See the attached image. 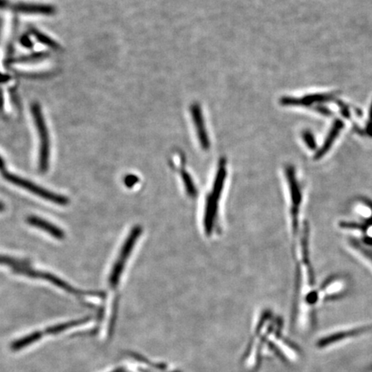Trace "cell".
I'll return each instance as SVG.
<instances>
[{
	"mask_svg": "<svg viewBox=\"0 0 372 372\" xmlns=\"http://www.w3.org/2000/svg\"><path fill=\"white\" fill-rule=\"evenodd\" d=\"M366 133L372 137V102L370 109H369V120L367 122Z\"/></svg>",
	"mask_w": 372,
	"mask_h": 372,
	"instance_id": "cell-21",
	"label": "cell"
},
{
	"mask_svg": "<svg viewBox=\"0 0 372 372\" xmlns=\"http://www.w3.org/2000/svg\"><path fill=\"white\" fill-rule=\"evenodd\" d=\"M340 228L345 229H355L359 231L365 232L368 230L369 226L366 223H349V222H342L340 223Z\"/></svg>",
	"mask_w": 372,
	"mask_h": 372,
	"instance_id": "cell-19",
	"label": "cell"
},
{
	"mask_svg": "<svg viewBox=\"0 0 372 372\" xmlns=\"http://www.w3.org/2000/svg\"><path fill=\"white\" fill-rule=\"evenodd\" d=\"M14 272H17L19 274H24L27 277H34V278H41V279L46 280L51 282L53 285L57 286L59 288L62 289L64 291H67L68 293L74 294V295H82L83 292L78 291L77 289L74 288L73 286L68 285V282L63 281L59 277H56L55 275L50 274L48 272H39L36 270H33L30 267H16L14 268Z\"/></svg>",
	"mask_w": 372,
	"mask_h": 372,
	"instance_id": "cell-8",
	"label": "cell"
},
{
	"mask_svg": "<svg viewBox=\"0 0 372 372\" xmlns=\"http://www.w3.org/2000/svg\"><path fill=\"white\" fill-rule=\"evenodd\" d=\"M229 178L230 170L228 159L222 156L213 167L200 200L199 228L202 235L208 240H212L220 234L223 202Z\"/></svg>",
	"mask_w": 372,
	"mask_h": 372,
	"instance_id": "cell-1",
	"label": "cell"
},
{
	"mask_svg": "<svg viewBox=\"0 0 372 372\" xmlns=\"http://www.w3.org/2000/svg\"><path fill=\"white\" fill-rule=\"evenodd\" d=\"M32 34L39 42H41L45 46L49 47L52 49H55V50L60 49V45L43 33H41L38 30H33Z\"/></svg>",
	"mask_w": 372,
	"mask_h": 372,
	"instance_id": "cell-16",
	"label": "cell"
},
{
	"mask_svg": "<svg viewBox=\"0 0 372 372\" xmlns=\"http://www.w3.org/2000/svg\"><path fill=\"white\" fill-rule=\"evenodd\" d=\"M8 7V1L7 0H0V9H6Z\"/></svg>",
	"mask_w": 372,
	"mask_h": 372,
	"instance_id": "cell-24",
	"label": "cell"
},
{
	"mask_svg": "<svg viewBox=\"0 0 372 372\" xmlns=\"http://www.w3.org/2000/svg\"><path fill=\"white\" fill-rule=\"evenodd\" d=\"M4 209H5V205L2 203H0V212L3 211Z\"/></svg>",
	"mask_w": 372,
	"mask_h": 372,
	"instance_id": "cell-27",
	"label": "cell"
},
{
	"mask_svg": "<svg viewBox=\"0 0 372 372\" xmlns=\"http://www.w3.org/2000/svg\"><path fill=\"white\" fill-rule=\"evenodd\" d=\"M169 165L173 171L181 191L185 198L190 201L196 200L199 196V186L192 172L188 168L185 155L180 151L172 152Z\"/></svg>",
	"mask_w": 372,
	"mask_h": 372,
	"instance_id": "cell-3",
	"label": "cell"
},
{
	"mask_svg": "<svg viewBox=\"0 0 372 372\" xmlns=\"http://www.w3.org/2000/svg\"><path fill=\"white\" fill-rule=\"evenodd\" d=\"M31 113L33 119L35 121V127L40 141L39 148V169L41 172H46L49 167V157H50V141L49 135L47 128L46 122L43 114L41 112V106L38 103H33L31 106Z\"/></svg>",
	"mask_w": 372,
	"mask_h": 372,
	"instance_id": "cell-4",
	"label": "cell"
},
{
	"mask_svg": "<svg viewBox=\"0 0 372 372\" xmlns=\"http://www.w3.org/2000/svg\"><path fill=\"white\" fill-rule=\"evenodd\" d=\"M349 243H350L351 246H352L355 250L358 251V252H359V253H361V254H363V256H364L365 258H368V259H369L372 264V250L370 248H369V247H366V246H364V245L362 244L361 242H360V240L354 239V238H351V239H349Z\"/></svg>",
	"mask_w": 372,
	"mask_h": 372,
	"instance_id": "cell-17",
	"label": "cell"
},
{
	"mask_svg": "<svg viewBox=\"0 0 372 372\" xmlns=\"http://www.w3.org/2000/svg\"><path fill=\"white\" fill-rule=\"evenodd\" d=\"M27 223L31 226L36 227V228L42 229L44 231L51 234L52 236L55 237L56 239H62L65 237L64 232L56 227L53 225L52 223L47 222L41 218L36 217V216H30L27 218Z\"/></svg>",
	"mask_w": 372,
	"mask_h": 372,
	"instance_id": "cell-12",
	"label": "cell"
},
{
	"mask_svg": "<svg viewBox=\"0 0 372 372\" xmlns=\"http://www.w3.org/2000/svg\"><path fill=\"white\" fill-rule=\"evenodd\" d=\"M343 127H344V123H343L342 121H340V120L335 121L334 125H333V128L329 132V136L326 137V141L324 142L323 145L321 146L320 149L318 150L317 152H315V156H314L315 161L321 160V158L325 156L329 152V150L334 144V141L337 138L338 136L340 135V131L342 129Z\"/></svg>",
	"mask_w": 372,
	"mask_h": 372,
	"instance_id": "cell-11",
	"label": "cell"
},
{
	"mask_svg": "<svg viewBox=\"0 0 372 372\" xmlns=\"http://www.w3.org/2000/svg\"><path fill=\"white\" fill-rule=\"evenodd\" d=\"M286 182L288 185L290 198H291V232L293 237H296L299 228V211L302 204V195L299 185L296 169L292 165H287L285 169Z\"/></svg>",
	"mask_w": 372,
	"mask_h": 372,
	"instance_id": "cell-5",
	"label": "cell"
},
{
	"mask_svg": "<svg viewBox=\"0 0 372 372\" xmlns=\"http://www.w3.org/2000/svg\"><path fill=\"white\" fill-rule=\"evenodd\" d=\"M0 265H5V266H9L12 268L16 267H26L29 266V264L26 261L19 260L16 258H11L7 256L0 255Z\"/></svg>",
	"mask_w": 372,
	"mask_h": 372,
	"instance_id": "cell-18",
	"label": "cell"
},
{
	"mask_svg": "<svg viewBox=\"0 0 372 372\" xmlns=\"http://www.w3.org/2000/svg\"><path fill=\"white\" fill-rule=\"evenodd\" d=\"M7 76H8V75H7ZM7 76L0 74V82L7 81V80L10 79V77Z\"/></svg>",
	"mask_w": 372,
	"mask_h": 372,
	"instance_id": "cell-25",
	"label": "cell"
},
{
	"mask_svg": "<svg viewBox=\"0 0 372 372\" xmlns=\"http://www.w3.org/2000/svg\"><path fill=\"white\" fill-rule=\"evenodd\" d=\"M89 320H90V318L89 317L79 319V320H74V321H68L65 323L49 326V327L45 329L43 331L35 332V333H32V334H29L27 336L20 339V340H16L15 343H14L15 344V347L17 350H20V349L26 347L28 345H31L33 343L37 342L38 340H41L42 336L46 335V334H49L50 335V334H60V333L65 331L67 329L85 323Z\"/></svg>",
	"mask_w": 372,
	"mask_h": 372,
	"instance_id": "cell-7",
	"label": "cell"
},
{
	"mask_svg": "<svg viewBox=\"0 0 372 372\" xmlns=\"http://www.w3.org/2000/svg\"><path fill=\"white\" fill-rule=\"evenodd\" d=\"M302 139L304 141L305 143L307 145V147L310 149H315L316 147V142H315V137L313 136L312 133L309 130H306L302 133Z\"/></svg>",
	"mask_w": 372,
	"mask_h": 372,
	"instance_id": "cell-20",
	"label": "cell"
},
{
	"mask_svg": "<svg viewBox=\"0 0 372 372\" xmlns=\"http://www.w3.org/2000/svg\"><path fill=\"white\" fill-rule=\"evenodd\" d=\"M5 167V163H4L2 158L0 157V169H3Z\"/></svg>",
	"mask_w": 372,
	"mask_h": 372,
	"instance_id": "cell-26",
	"label": "cell"
},
{
	"mask_svg": "<svg viewBox=\"0 0 372 372\" xmlns=\"http://www.w3.org/2000/svg\"><path fill=\"white\" fill-rule=\"evenodd\" d=\"M4 177L9 182L12 183L19 187L24 188L36 196L42 198L47 201L52 202L54 204H60V205H65L68 204V199L65 196H60V195L55 194L49 190H45L43 188L39 187L38 185L33 184L32 182L28 181L23 178H20L14 174L8 173V172L4 173Z\"/></svg>",
	"mask_w": 372,
	"mask_h": 372,
	"instance_id": "cell-6",
	"label": "cell"
},
{
	"mask_svg": "<svg viewBox=\"0 0 372 372\" xmlns=\"http://www.w3.org/2000/svg\"><path fill=\"white\" fill-rule=\"evenodd\" d=\"M144 234L145 228L141 223H133L122 238L107 280L110 290L116 294L119 290L129 265L133 261Z\"/></svg>",
	"mask_w": 372,
	"mask_h": 372,
	"instance_id": "cell-2",
	"label": "cell"
},
{
	"mask_svg": "<svg viewBox=\"0 0 372 372\" xmlns=\"http://www.w3.org/2000/svg\"><path fill=\"white\" fill-rule=\"evenodd\" d=\"M21 42H22L23 45L26 47V48H31V47H32V42H31L30 39L26 37V36L23 37L22 40H21Z\"/></svg>",
	"mask_w": 372,
	"mask_h": 372,
	"instance_id": "cell-23",
	"label": "cell"
},
{
	"mask_svg": "<svg viewBox=\"0 0 372 372\" xmlns=\"http://www.w3.org/2000/svg\"><path fill=\"white\" fill-rule=\"evenodd\" d=\"M301 245H302V262L306 267H310L311 266L310 255V226L307 222L303 223Z\"/></svg>",
	"mask_w": 372,
	"mask_h": 372,
	"instance_id": "cell-13",
	"label": "cell"
},
{
	"mask_svg": "<svg viewBox=\"0 0 372 372\" xmlns=\"http://www.w3.org/2000/svg\"><path fill=\"white\" fill-rule=\"evenodd\" d=\"M48 57V54L44 52H39V53H35L31 55H25L21 57L14 58L12 60H10L11 63H29L34 62V61H38V60H43L45 58Z\"/></svg>",
	"mask_w": 372,
	"mask_h": 372,
	"instance_id": "cell-15",
	"label": "cell"
},
{
	"mask_svg": "<svg viewBox=\"0 0 372 372\" xmlns=\"http://www.w3.org/2000/svg\"><path fill=\"white\" fill-rule=\"evenodd\" d=\"M190 112L192 115V120L194 121V124H195L196 140L199 142V147L204 152H208L210 149V147H211V142H210L209 134H208L206 127L204 124L201 112H199V108H196L195 106H192Z\"/></svg>",
	"mask_w": 372,
	"mask_h": 372,
	"instance_id": "cell-9",
	"label": "cell"
},
{
	"mask_svg": "<svg viewBox=\"0 0 372 372\" xmlns=\"http://www.w3.org/2000/svg\"><path fill=\"white\" fill-rule=\"evenodd\" d=\"M318 299L317 291H311L310 293L308 294L307 301L310 304H314L316 302Z\"/></svg>",
	"mask_w": 372,
	"mask_h": 372,
	"instance_id": "cell-22",
	"label": "cell"
},
{
	"mask_svg": "<svg viewBox=\"0 0 372 372\" xmlns=\"http://www.w3.org/2000/svg\"><path fill=\"white\" fill-rule=\"evenodd\" d=\"M13 10L18 13L43 16H51L56 11L53 6L36 3H17L13 6Z\"/></svg>",
	"mask_w": 372,
	"mask_h": 372,
	"instance_id": "cell-10",
	"label": "cell"
},
{
	"mask_svg": "<svg viewBox=\"0 0 372 372\" xmlns=\"http://www.w3.org/2000/svg\"><path fill=\"white\" fill-rule=\"evenodd\" d=\"M367 327H363V329H355V330H352L349 332H342V333H338V334H332L329 337H326L325 339L320 340L318 342V346L320 347H325L326 345H330L332 343L336 342V341H340V340L345 339V337H349V336H353V335H357V334H360L362 332H364Z\"/></svg>",
	"mask_w": 372,
	"mask_h": 372,
	"instance_id": "cell-14",
	"label": "cell"
}]
</instances>
